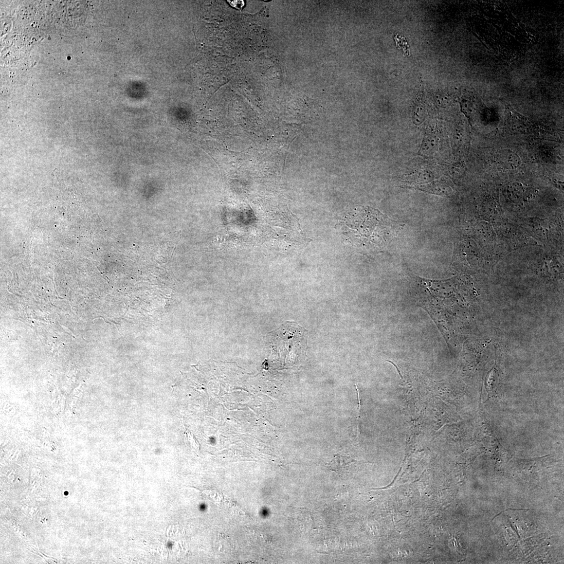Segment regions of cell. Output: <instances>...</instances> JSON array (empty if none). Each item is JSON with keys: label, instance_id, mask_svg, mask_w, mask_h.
Masks as SVG:
<instances>
[{"label": "cell", "instance_id": "277c9868", "mask_svg": "<svg viewBox=\"0 0 564 564\" xmlns=\"http://www.w3.org/2000/svg\"><path fill=\"white\" fill-rule=\"evenodd\" d=\"M229 2L231 6H233L239 10H242L244 6L243 1H233Z\"/></svg>", "mask_w": 564, "mask_h": 564}, {"label": "cell", "instance_id": "6da1fadb", "mask_svg": "<svg viewBox=\"0 0 564 564\" xmlns=\"http://www.w3.org/2000/svg\"><path fill=\"white\" fill-rule=\"evenodd\" d=\"M386 218L377 210L359 207L349 212L342 220V231L356 243L377 244L386 229Z\"/></svg>", "mask_w": 564, "mask_h": 564}, {"label": "cell", "instance_id": "3957f363", "mask_svg": "<svg viewBox=\"0 0 564 564\" xmlns=\"http://www.w3.org/2000/svg\"><path fill=\"white\" fill-rule=\"evenodd\" d=\"M461 112L471 119L476 112L475 97L471 92H464L461 99Z\"/></svg>", "mask_w": 564, "mask_h": 564}, {"label": "cell", "instance_id": "7a4b0ae2", "mask_svg": "<svg viewBox=\"0 0 564 564\" xmlns=\"http://www.w3.org/2000/svg\"><path fill=\"white\" fill-rule=\"evenodd\" d=\"M355 461L356 460L351 458L337 455L330 463L326 464V467L340 476H343L345 472H347L350 464Z\"/></svg>", "mask_w": 564, "mask_h": 564}]
</instances>
